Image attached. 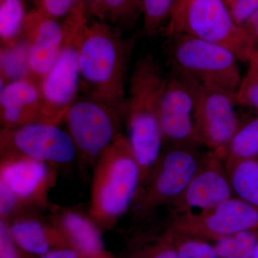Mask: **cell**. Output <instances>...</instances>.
<instances>
[{"instance_id":"obj_1","label":"cell","mask_w":258,"mask_h":258,"mask_svg":"<svg viewBox=\"0 0 258 258\" xmlns=\"http://www.w3.org/2000/svg\"><path fill=\"white\" fill-rule=\"evenodd\" d=\"M133 42L109 24L86 25L79 48L80 87L86 96L125 109V78Z\"/></svg>"},{"instance_id":"obj_2","label":"cell","mask_w":258,"mask_h":258,"mask_svg":"<svg viewBox=\"0 0 258 258\" xmlns=\"http://www.w3.org/2000/svg\"><path fill=\"white\" fill-rule=\"evenodd\" d=\"M165 78L154 57L147 55L136 64L129 83L125 116L127 139L140 167L142 181L162 153L164 139L159 107Z\"/></svg>"},{"instance_id":"obj_3","label":"cell","mask_w":258,"mask_h":258,"mask_svg":"<svg viewBox=\"0 0 258 258\" xmlns=\"http://www.w3.org/2000/svg\"><path fill=\"white\" fill-rule=\"evenodd\" d=\"M141 184L138 162L120 134L93 167L88 215L101 230H111L133 206Z\"/></svg>"},{"instance_id":"obj_4","label":"cell","mask_w":258,"mask_h":258,"mask_svg":"<svg viewBox=\"0 0 258 258\" xmlns=\"http://www.w3.org/2000/svg\"><path fill=\"white\" fill-rule=\"evenodd\" d=\"M87 6L78 0L64 20V36L60 53L46 76L40 81L41 112L40 122L60 125L80 87L79 48L85 28Z\"/></svg>"},{"instance_id":"obj_5","label":"cell","mask_w":258,"mask_h":258,"mask_svg":"<svg viewBox=\"0 0 258 258\" xmlns=\"http://www.w3.org/2000/svg\"><path fill=\"white\" fill-rule=\"evenodd\" d=\"M57 169L20 156H1L0 209L11 216L48 208L49 193L57 181Z\"/></svg>"},{"instance_id":"obj_6","label":"cell","mask_w":258,"mask_h":258,"mask_svg":"<svg viewBox=\"0 0 258 258\" xmlns=\"http://www.w3.org/2000/svg\"><path fill=\"white\" fill-rule=\"evenodd\" d=\"M169 40L173 68L205 86L237 92L242 78L232 52L186 33Z\"/></svg>"},{"instance_id":"obj_7","label":"cell","mask_w":258,"mask_h":258,"mask_svg":"<svg viewBox=\"0 0 258 258\" xmlns=\"http://www.w3.org/2000/svg\"><path fill=\"white\" fill-rule=\"evenodd\" d=\"M125 116V109L91 97L73 103L64 122L83 165L94 167L102 154L123 134Z\"/></svg>"},{"instance_id":"obj_8","label":"cell","mask_w":258,"mask_h":258,"mask_svg":"<svg viewBox=\"0 0 258 258\" xmlns=\"http://www.w3.org/2000/svg\"><path fill=\"white\" fill-rule=\"evenodd\" d=\"M196 146L171 145L161 153L139 187L133 204L136 215L144 216L160 205H171L184 192L203 160Z\"/></svg>"},{"instance_id":"obj_9","label":"cell","mask_w":258,"mask_h":258,"mask_svg":"<svg viewBox=\"0 0 258 258\" xmlns=\"http://www.w3.org/2000/svg\"><path fill=\"white\" fill-rule=\"evenodd\" d=\"M174 69L192 91L199 144L206 146L222 159L226 148L241 125L235 111V106L238 105L236 93L205 86Z\"/></svg>"},{"instance_id":"obj_10","label":"cell","mask_w":258,"mask_h":258,"mask_svg":"<svg viewBox=\"0 0 258 258\" xmlns=\"http://www.w3.org/2000/svg\"><path fill=\"white\" fill-rule=\"evenodd\" d=\"M1 156H20L47 163L66 164L77 157L67 132L52 123L35 122L11 129H1Z\"/></svg>"},{"instance_id":"obj_11","label":"cell","mask_w":258,"mask_h":258,"mask_svg":"<svg viewBox=\"0 0 258 258\" xmlns=\"http://www.w3.org/2000/svg\"><path fill=\"white\" fill-rule=\"evenodd\" d=\"M183 33L225 47L249 62L254 50L244 29L235 23L224 0H196L190 5Z\"/></svg>"},{"instance_id":"obj_12","label":"cell","mask_w":258,"mask_h":258,"mask_svg":"<svg viewBox=\"0 0 258 258\" xmlns=\"http://www.w3.org/2000/svg\"><path fill=\"white\" fill-rule=\"evenodd\" d=\"M171 230L177 235L217 240L248 230H258V210L233 196L211 210L179 215Z\"/></svg>"},{"instance_id":"obj_13","label":"cell","mask_w":258,"mask_h":258,"mask_svg":"<svg viewBox=\"0 0 258 258\" xmlns=\"http://www.w3.org/2000/svg\"><path fill=\"white\" fill-rule=\"evenodd\" d=\"M164 139L171 145H198L195 98L186 81L173 69L166 76L159 107Z\"/></svg>"},{"instance_id":"obj_14","label":"cell","mask_w":258,"mask_h":258,"mask_svg":"<svg viewBox=\"0 0 258 258\" xmlns=\"http://www.w3.org/2000/svg\"><path fill=\"white\" fill-rule=\"evenodd\" d=\"M27 76L40 85L55 63L63 43V23L35 8L24 26Z\"/></svg>"},{"instance_id":"obj_15","label":"cell","mask_w":258,"mask_h":258,"mask_svg":"<svg viewBox=\"0 0 258 258\" xmlns=\"http://www.w3.org/2000/svg\"><path fill=\"white\" fill-rule=\"evenodd\" d=\"M223 161L212 152L203 158L187 187L171 204L180 215L211 210L235 196Z\"/></svg>"},{"instance_id":"obj_16","label":"cell","mask_w":258,"mask_h":258,"mask_svg":"<svg viewBox=\"0 0 258 258\" xmlns=\"http://www.w3.org/2000/svg\"><path fill=\"white\" fill-rule=\"evenodd\" d=\"M41 103L40 86L28 76L7 83L0 92L2 128L40 122Z\"/></svg>"},{"instance_id":"obj_17","label":"cell","mask_w":258,"mask_h":258,"mask_svg":"<svg viewBox=\"0 0 258 258\" xmlns=\"http://www.w3.org/2000/svg\"><path fill=\"white\" fill-rule=\"evenodd\" d=\"M48 210V220L64 236L71 248L93 257L110 254L105 248L101 229L89 215L54 205Z\"/></svg>"},{"instance_id":"obj_18","label":"cell","mask_w":258,"mask_h":258,"mask_svg":"<svg viewBox=\"0 0 258 258\" xmlns=\"http://www.w3.org/2000/svg\"><path fill=\"white\" fill-rule=\"evenodd\" d=\"M6 221L16 244L33 257H41L54 249L71 247L50 220L44 221L33 212L23 214Z\"/></svg>"},{"instance_id":"obj_19","label":"cell","mask_w":258,"mask_h":258,"mask_svg":"<svg viewBox=\"0 0 258 258\" xmlns=\"http://www.w3.org/2000/svg\"><path fill=\"white\" fill-rule=\"evenodd\" d=\"M234 195L258 210V159L226 165Z\"/></svg>"},{"instance_id":"obj_20","label":"cell","mask_w":258,"mask_h":258,"mask_svg":"<svg viewBox=\"0 0 258 258\" xmlns=\"http://www.w3.org/2000/svg\"><path fill=\"white\" fill-rule=\"evenodd\" d=\"M28 13L25 0H0V40L3 48L18 44Z\"/></svg>"},{"instance_id":"obj_21","label":"cell","mask_w":258,"mask_h":258,"mask_svg":"<svg viewBox=\"0 0 258 258\" xmlns=\"http://www.w3.org/2000/svg\"><path fill=\"white\" fill-rule=\"evenodd\" d=\"M143 0H92L88 8L99 21L129 25L142 12Z\"/></svg>"},{"instance_id":"obj_22","label":"cell","mask_w":258,"mask_h":258,"mask_svg":"<svg viewBox=\"0 0 258 258\" xmlns=\"http://www.w3.org/2000/svg\"><path fill=\"white\" fill-rule=\"evenodd\" d=\"M222 159L226 165L244 159H258V116L240 125Z\"/></svg>"},{"instance_id":"obj_23","label":"cell","mask_w":258,"mask_h":258,"mask_svg":"<svg viewBox=\"0 0 258 258\" xmlns=\"http://www.w3.org/2000/svg\"><path fill=\"white\" fill-rule=\"evenodd\" d=\"M258 242V230L239 232L215 240L219 258H253Z\"/></svg>"},{"instance_id":"obj_24","label":"cell","mask_w":258,"mask_h":258,"mask_svg":"<svg viewBox=\"0 0 258 258\" xmlns=\"http://www.w3.org/2000/svg\"><path fill=\"white\" fill-rule=\"evenodd\" d=\"M175 0H143V32L145 35H154L166 21L169 22Z\"/></svg>"},{"instance_id":"obj_25","label":"cell","mask_w":258,"mask_h":258,"mask_svg":"<svg viewBox=\"0 0 258 258\" xmlns=\"http://www.w3.org/2000/svg\"><path fill=\"white\" fill-rule=\"evenodd\" d=\"M182 237L175 240L179 258H219L215 246L205 239L186 235Z\"/></svg>"},{"instance_id":"obj_26","label":"cell","mask_w":258,"mask_h":258,"mask_svg":"<svg viewBox=\"0 0 258 258\" xmlns=\"http://www.w3.org/2000/svg\"><path fill=\"white\" fill-rule=\"evenodd\" d=\"M237 104L258 111V73L247 74L242 78L240 87L236 92Z\"/></svg>"},{"instance_id":"obj_27","label":"cell","mask_w":258,"mask_h":258,"mask_svg":"<svg viewBox=\"0 0 258 258\" xmlns=\"http://www.w3.org/2000/svg\"><path fill=\"white\" fill-rule=\"evenodd\" d=\"M195 1L196 0H175L165 28L166 35L169 38L183 33L186 13Z\"/></svg>"},{"instance_id":"obj_28","label":"cell","mask_w":258,"mask_h":258,"mask_svg":"<svg viewBox=\"0 0 258 258\" xmlns=\"http://www.w3.org/2000/svg\"><path fill=\"white\" fill-rule=\"evenodd\" d=\"M0 258H35L24 252L10 234L8 222L0 219Z\"/></svg>"},{"instance_id":"obj_29","label":"cell","mask_w":258,"mask_h":258,"mask_svg":"<svg viewBox=\"0 0 258 258\" xmlns=\"http://www.w3.org/2000/svg\"><path fill=\"white\" fill-rule=\"evenodd\" d=\"M234 21L242 26L258 9V0H224Z\"/></svg>"},{"instance_id":"obj_30","label":"cell","mask_w":258,"mask_h":258,"mask_svg":"<svg viewBox=\"0 0 258 258\" xmlns=\"http://www.w3.org/2000/svg\"><path fill=\"white\" fill-rule=\"evenodd\" d=\"M78 0H38L37 9L42 13L58 20L67 16Z\"/></svg>"},{"instance_id":"obj_31","label":"cell","mask_w":258,"mask_h":258,"mask_svg":"<svg viewBox=\"0 0 258 258\" xmlns=\"http://www.w3.org/2000/svg\"><path fill=\"white\" fill-rule=\"evenodd\" d=\"M175 235L170 232L148 252L144 258H179L175 243Z\"/></svg>"},{"instance_id":"obj_32","label":"cell","mask_w":258,"mask_h":258,"mask_svg":"<svg viewBox=\"0 0 258 258\" xmlns=\"http://www.w3.org/2000/svg\"><path fill=\"white\" fill-rule=\"evenodd\" d=\"M38 258H114L111 254L104 257H93L79 252L71 247L54 249Z\"/></svg>"},{"instance_id":"obj_33","label":"cell","mask_w":258,"mask_h":258,"mask_svg":"<svg viewBox=\"0 0 258 258\" xmlns=\"http://www.w3.org/2000/svg\"><path fill=\"white\" fill-rule=\"evenodd\" d=\"M241 27L244 29V32L247 34L251 45L253 48L254 55L258 52V9Z\"/></svg>"},{"instance_id":"obj_34","label":"cell","mask_w":258,"mask_h":258,"mask_svg":"<svg viewBox=\"0 0 258 258\" xmlns=\"http://www.w3.org/2000/svg\"><path fill=\"white\" fill-rule=\"evenodd\" d=\"M249 69L247 74H257L258 73V52L249 61Z\"/></svg>"},{"instance_id":"obj_35","label":"cell","mask_w":258,"mask_h":258,"mask_svg":"<svg viewBox=\"0 0 258 258\" xmlns=\"http://www.w3.org/2000/svg\"><path fill=\"white\" fill-rule=\"evenodd\" d=\"M253 258H258V242L257 244V247H256L255 251H254Z\"/></svg>"},{"instance_id":"obj_36","label":"cell","mask_w":258,"mask_h":258,"mask_svg":"<svg viewBox=\"0 0 258 258\" xmlns=\"http://www.w3.org/2000/svg\"><path fill=\"white\" fill-rule=\"evenodd\" d=\"M36 1H37V2H38V0H36Z\"/></svg>"}]
</instances>
